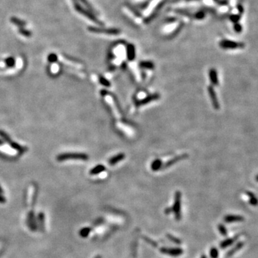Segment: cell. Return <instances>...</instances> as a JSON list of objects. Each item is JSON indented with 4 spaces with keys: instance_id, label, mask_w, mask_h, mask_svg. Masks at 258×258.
Here are the masks:
<instances>
[{
    "instance_id": "6da1fadb",
    "label": "cell",
    "mask_w": 258,
    "mask_h": 258,
    "mask_svg": "<svg viewBox=\"0 0 258 258\" xmlns=\"http://www.w3.org/2000/svg\"><path fill=\"white\" fill-rule=\"evenodd\" d=\"M165 0H149L147 6L143 9L141 16L143 19H149L162 7Z\"/></svg>"
},
{
    "instance_id": "7a4b0ae2",
    "label": "cell",
    "mask_w": 258,
    "mask_h": 258,
    "mask_svg": "<svg viewBox=\"0 0 258 258\" xmlns=\"http://www.w3.org/2000/svg\"><path fill=\"white\" fill-rule=\"evenodd\" d=\"M122 11L124 13V15L126 16H127L133 22H134V24H137V25H141L143 24V17L141 15H138L135 10H134L131 7H129L127 5H125L124 7H122Z\"/></svg>"
},
{
    "instance_id": "3957f363",
    "label": "cell",
    "mask_w": 258,
    "mask_h": 258,
    "mask_svg": "<svg viewBox=\"0 0 258 258\" xmlns=\"http://www.w3.org/2000/svg\"><path fill=\"white\" fill-rule=\"evenodd\" d=\"M88 156L87 154H84V153H74V152H69V153H62L57 155L56 159L57 162H64V161L68 160V159H78V160H87L88 159Z\"/></svg>"
},
{
    "instance_id": "277c9868",
    "label": "cell",
    "mask_w": 258,
    "mask_h": 258,
    "mask_svg": "<svg viewBox=\"0 0 258 258\" xmlns=\"http://www.w3.org/2000/svg\"><path fill=\"white\" fill-rule=\"evenodd\" d=\"M181 22L180 20H176V19L173 18L170 21L166 22L163 24L162 29L164 33H173L176 32L181 26Z\"/></svg>"
},
{
    "instance_id": "5b68a950",
    "label": "cell",
    "mask_w": 258,
    "mask_h": 258,
    "mask_svg": "<svg viewBox=\"0 0 258 258\" xmlns=\"http://www.w3.org/2000/svg\"><path fill=\"white\" fill-rule=\"evenodd\" d=\"M181 193L179 191H176L174 196V203L171 207L172 212H173L176 220L179 221L181 218Z\"/></svg>"
},
{
    "instance_id": "8992f818",
    "label": "cell",
    "mask_w": 258,
    "mask_h": 258,
    "mask_svg": "<svg viewBox=\"0 0 258 258\" xmlns=\"http://www.w3.org/2000/svg\"><path fill=\"white\" fill-rule=\"evenodd\" d=\"M72 1H73V4H74L75 9H76V10L79 12V13L82 14V15H83L84 16L87 17V18L90 19V20H93V21L94 22L96 23V24L101 25V21H99V20H98V19L95 17V15H93V13H91L90 12H89V11L87 10V9H84L83 7L82 6L79 4V2H78V0H72Z\"/></svg>"
},
{
    "instance_id": "52a82bcc",
    "label": "cell",
    "mask_w": 258,
    "mask_h": 258,
    "mask_svg": "<svg viewBox=\"0 0 258 258\" xmlns=\"http://www.w3.org/2000/svg\"><path fill=\"white\" fill-rule=\"evenodd\" d=\"M199 0H176L171 4L175 8H192V7H197L200 4Z\"/></svg>"
},
{
    "instance_id": "ba28073f",
    "label": "cell",
    "mask_w": 258,
    "mask_h": 258,
    "mask_svg": "<svg viewBox=\"0 0 258 258\" xmlns=\"http://www.w3.org/2000/svg\"><path fill=\"white\" fill-rule=\"evenodd\" d=\"M220 48L225 50H234L241 49L245 48V44L242 43H237V42L232 41L229 40H222L220 42Z\"/></svg>"
},
{
    "instance_id": "9c48e42d",
    "label": "cell",
    "mask_w": 258,
    "mask_h": 258,
    "mask_svg": "<svg viewBox=\"0 0 258 258\" xmlns=\"http://www.w3.org/2000/svg\"><path fill=\"white\" fill-rule=\"evenodd\" d=\"M88 30L94 33H99V34H106L109 36H115L118 35L120 33V31L119 29H106V28H100V27H90L88 28Z\"/></svg>"
},
{
    "instance_id": "30bf717a",
    "label": "cell",
    "mask_w": 258,
    "mask_h": 258,
    "mask_svg": "<svg viewBox=\"0 0 258 258\" xmlns=\"http://www.w3.org/2000/svg\"><path fill=\"white\" fill-rule=\"evenodd\" d=\"M160 252L162 254L168 255L172 257H179L184 253L183 250L180 248H162L160 249Z\"/></svg>"
},
{
    "instance_id": "8fae6325",
    "label": "cell",
    "mask_w": 258,
    "mask_h": 258,
    "mask_svg": "<svg viewBox=\"0 0 258 258\" xmlns=\"http://www.w3.org/2000/svg\"><path fill=\"white\" fill-rule=\"evenodd\" d=\"M27 223L28 227L31 231L32 232H36L37 230V222L36 220L35 215L33 211H30L27 215Z\"/></svg>"
},
{
    "instance_id": "7c38bea8",
    "label": "cell",
    "mask_w": 258,
    "mask_h": 258,
    "mask_svg": "<svg viewBox=\"0 0 258 258\" xmlns=\"http://www.w3.org/2000/svg\"><path fill=\"white\" fill-rule=\"evenodd\" d=\"M208 93H209V95L210 97V100L212 101L213 107L215 108V109H216V110H219L220 108V103H219L218 98H217L215 89H214V87L212 85L208 87Z\"/></svg>"
},
{
    "instance_id": "4fadbf2b",
    "label": "cell",
    "mask_w": 258,
    "mask_h": 258,
    "mask_svg": "<svg viewBox=\"0 0 258 258\" xmlns=\"http://www.w3.org/2000/svg\"><path fill=\"white\" fill-rule=\"evenodd\" d=\"M159 97L160 96H159V94H158V93H155V94L150 95H148V96L146 97L144 99L138 101V102L137 103L136 105L138 106H144V105H146V104H148V103H149L150 102H151V101H156V100H158L159 98Z\"/></svg>"
},
{
    "instance_id": "5bb4252c",
    "label": "cell",
    "mask_w": 258,
    "mask_h": 258,
    "mask_svg": "<svg viewBox=\"0 0 258 258\" xmlns=\"http://www.w3.org/2000/svg\"><path fill=\"white\" fill-rule=\"evenodd\" d=\"M187 156H187V154H181V155H179V156H176V157H174V158H173V159H170V160L168 162H166V163L163 166H162V169L168 168V167L171 166L173 165V164H174L177 163V162H179V161H181V160H182V159H185V158H187Z\"/></svg>"
},
{
    "instance_id": "9a60e30c",
    "label": "cell",
    "mask_w": 258,
    "mask_h": 258,
    "mask_svg": "<svg viewBox=\"0 0 258 258\" xmlns=\"http://www.w3.org/2000/svg\"><path fill=\"white\" fill-rule=\"evenodd\" d=\"M126 56H127L128 60L130 61H132L135 59L136 48L132 44H129L126 47Z\"/></svg>"
},
{
    "instance_id": "2e32d148",
    "label": "cell",
    "mask_w": 258,
    "mask_h": 258,
    "mask_svg": "<svg viewBox=\"0 0 258 258\" xmlns=\"http://www.w3.org/2000/svg\"><path fill=\"white\" fill-rule=\"evenodd\" d=\"M209 77L212 85H219V80H218V76H217V72L215 68H211L210 70H209Z\"/></svg>"
},
{
    "instance_id": "e0dca14e",
    "label": "cell",
    "mask_w": 258,
    "mask_h": 258,
    "mask_svg": "<svg viewBox=\"0 0 258 258\" xmlns=\"http://www.w3.org/2000/svg\"><path fill=\"white\" fill-rule=\"evenodd\" d=\"M37 227L40 229V231L42 232H44L45 231V215L43 212H40L37 215Z\"/></svg>"
},
{
    "instance_id": "ac0fdd59",
    "label": "cell",
    "mask_w": 258,
    "mask_h": 258,
    "mask_svg": "<svg viewBox=\"0 0 258 258\" xmlns=\"http://www.w3.org/2000/svg\"><path fill=\"white\" fill-rule=\"evenodd\" d=\"M226 222H243L245 220L243 217L239 215H227L224 218Z\"/></svg>"
},
{
    "instance_id": "d6986e66",
    "label": "cell",
    "mask_w": 258,
    "mask_h": 258,
    "mask_svg": "<svg viewBox=\"0 0 258 258\" xmlns=\"http://www.w3.org/2000/svg\"><path fill=\"white\" fill-rule=\"evenodd\" d=\"M125 157H126V155L123 154V153H121V154H117L116 156H113L111 159H109L108 163L110 165L113 166L115 165V164H118V162H121L122 160H123V159H125Z\"/></svg>"
},
{
    "instance_id": "ffe728a7",
    "label": "cell",
    "mask_w": 258,
    "mask_h": 258,
    "mask_svg": "<svg viewBox=\"0 0 258 258\" xmlns=\"http://www.w3.org/2000/svg\"><path fill=\"white\" fill-rule=\"evenodd\" d=\"M206 12H204V11L203 10H200L195 12L194 15L192 17V18L194 19V20H196V21L200 22L204 20V19L206 18Z\"/></svg>"
},
{
    "instance_id": "44dd1931",
    "label": "cell",
    "mask_w": 258,
    "mask_h": 258,
    "mask_svg": "<svg viewBox=\"0 0 258 258\" xmlns=\"http://www.w3.org/2000/svg\"><path fill=\"white\" fill-rule=\"evenodd\" d=\"M9 144L12 148H14V149L16 150V151H19V152L20 153H24V151H27V148H24V147L22 146L21 145L19 144L18 143L13 141H12Z\"/></svg>"
},
{
    "instance_id": "7402d4cb",
    "label": "cell",
    "mask_w": 258,
    "mask_h": 258,
    "mask_svg": "<svg viewBox=\"0 0 258 258\" xmlns=\"http://www.w3.org/2000/svg\"><path fill=\"white\" fill-rule=\"evenodd\" d=\"M106 170V167L104 166L103 165H97L95 166L94 168L92 169L90 171V175H97L98 173H101V172L104 171Z\"/></svg>"
},
{
    "instance_id": "603a6c76",
    "label": "cell",
    "mask_w": 258,
    "mask_h": 258,
    "mask_svg": "<svg viewBox=\"0 0 258 258\" xmlns=\"http://www.w3.org/2000/svg\"><path fill=\"white\" fill-rule=\"evenodd\" d=\"M162 168V162L160 159H156L151 164V169L154 171H157Z\"/></svg>"
},
{
    "instance_id": "cb8c5ba5",
    "label": "cell",
    "mask_w": 258,
    "mask_h": 258,
    "mask_svg": "<svg viewBox=\"0 0 258 258\" xmlns=\"http://www.w3.org/2000/svg\"><path fill=\"white\" fill-rule=\"evenodd\" d=\"M10 21L13 23L15 25L20 27H24L26 25V22L23 20H20V19L17 18V17H12L10 18Z\"/></svg>"
},
{
    "instance_id": "d4e9b609",
    "label": "cell",
    "mask_w": 258,
    "mask_h": 258,
    "mask_svg": "<svg viewBox=\"0 0 258 258\" xmlns=\"http://www.w3.org/2000/svg\"><path fill=\"white\" fill-rule=\"evenodd\" d=\"M237 238V237H234V238H230V239H227V240H224L223 242H222L221 243H220V248H221L222 249H223V248H227V247L230 246L231 245H232L233 242L236 240V239Z\"/></svg>"
},
{
    "instance_id": "484cf974",
    "label": "cell",
    "mask_w": 258,
    "mask_h": 258,
    "mask_svg": "<svg viewBox=\"0 0 258 258\" xmlns=\"http://www.w3.org/2000/svg\"><path fill=\"white\" fill-rule=\"evenodd\" d=\"M139 66L141 68L151 70V69L154 68V64L152 62H151V61H142L139 64Z\"/></svg>"
},
{
    "instance_id": "4316f807",
    "label": "cell",
    "mask_w": 258,
    "mask_h": 258,
    "mask_svg": "<svg viewBox=\"0 0 258 258\" xmlns=\"http://www.w3.org/2000/svg\"><path fill=\"white\" fill-rule=\"evenodd\" d=\"M90 232H91V228L90 227H83L80 230L79 235L83 238H86V237H88Z\"/></svg>"
},
{
    "instance_id": "83f0119b",
    "label": "cell",
    "mask_w": 258,
    "mask_h": 258,
    "mask_svg": "<svg viewBox=\"0 0 258 258\" xmlns=\"http://www.w3.org/2000/svg\"><path fill=\"white\" fill-rule=\"evenodd\" d=\"M248 196L250 197V203L253 206H257L258 204V200L255 197V196L254 195V194L251 193V192H247Z\"/></svg>"
},
{
    "instance_id": "f1b7e54d",
    "label": "cell",
    "mask_w": 258,
    "mask_h": 258,
    "mask_svg": "<svg viewBox=\"0 0 258 258\" xmlns=\"http://www.w3.org/2000/svg\"><path fill=\"white\" fill-rule=\"evenodd\" d=\"M4 62H5V65L8 68H13L15 65V62H15V59L13 57H8L5 59Z\"/></svg>"
},
{
    "instance_id": "f546056e",
    "label": "cell",
    "mask_w": 258,
    "mask_h": 258,
    "mask_svg": "<svg viewBox=\"0 0 258 258\" xmlns=\"http://www.w3.org/2000/svg\"><path fill=\"white\" fill-rule=\"evenodd\" d=\"M243 245H244L243 242H239L238 244H237V245H236V246L234 247V248H233L232 249L230 250V251H229V252H228L227 255L228 256L232 255L234 254V253H235L237 251V250H240L241 248H242V246H243Z\"/></svg>"
},
{
    "instance_id": "4dcf8cb0",
    "label": "cell",
    "mask_w": 258,
    "mask_h": 258,
    "mask_svg": "<svg viewBox=\"0 0 258 258\" xmlns=\"http://www.w3.org/2000/svg\"><path fill=\"white\" fill-rule=\"evenodd\" d=\"M0 136L2 138L8 143H10V142L12 141L8 134H7L6 132H4V131H1V130H0Z\"/></svg>"
},
{
    "instance_id": "1f68e13d",
    "label": "cell",
    "mask_w": 258,
    "mask_h": 258,
    "mask_svg": "<svg viewBox=\"0 0 258 258\" xmlns=\"http://www.w3.org/2000/svg\"><path fill=\"white\" fill-rule=\"evenodd\" d=\"M166 237H167V238H168L170 241L173 242V243L176 244V245H181V241L179 240V238H177V237H174V236L171 235V234H166Z\"/></svg>"
},
{
    "instance_id": "d6a6232c",
    "label": "cell",
    "mask_w": 258,
    "mask_h": 258,
    "mask_svg": "<svg viewBox=\"0 0 258 258\" xmlns=\"http://www.w3.org/2000/svg\"><path fill=\"white\" fill-rule=\"evenodd\" d=\"M241 18H242V15H240V14H239V15L234 14V15H232L229 16V20H230V21L232 22L234 24V23L239 22V21H240Z\"/></svg>"
},
{
    "instance_id": "836d02e7",
    "label": "cell",
    "mask_w": 258,
    "mask_h": 258,
    "mask_svg": "<svg viewBox=\"0 0 258 258\" xmlns=\"http://www.w3.org/2000/svg\"><path fill=\"white\" fill-rule=\"evenodd\" d=\"M19 32L22 34V35L24 36V37H30L32 36V32L29 30H27V29H24V27H20L19 29Z\"/></svg>"
},
{
    "instance_id": "e575fe53",
    "label": "cell",
    "mask_w": 258,
    "mask_h": 258,
    "mask_svg": "<svg viewBox=\"0 0 258 258\" xmlns=\"http://www.w3.org/2000/svg\"><path fill=\"white\" fill-rule=\"evenodd\" d=\"M99 82L101 85L106 86V87H110V83L109 82V80H108L106 78L103 76H99Z\"/></svg>"
},
{
    "instance_id": "d590c367",
    "label": "cell",
    "mask_w": 258,
    "mask_h": 258,
    "mask_svg": "<svg viewBox=\"0 0 258 258\" xmlns=\"http://www.w3.org/2000/svg\"><path fill=\"white\" fill-rule=\"evenodd\" d=\"M209 255L211 258H218L219 257V251L216 248H212L210 249Z\"/></svg>"
},
{
    "instance_id": "8d00e7d4",
    "label": "cell",
    "mask_w": 258,
    "mask_h": 258,
    "mask_svg": "<svg viewBox=\"0 0 258 258\" xmlns=\"http://www.w3.org/2000/svg\"><path fill=\"white\" fill-rule=\"evenodd\" d=\"M57 55L55 54V53H50V54L48 55V62H50V63H54L57 61Z\"/></svg>"
},
{
    "instance_id": "74e56055",
    "label": "cell",
    "mask_w": 258,
    "mask_h": 258,
    "mask_svg": "<svg viewBox=\"0 0 258 258\" xmlns=\"http://www.w3.org/2000/svg\"><path fill=\"white\" fill-rule=\"evenodd\" d=\"M218 229H219V231H220V234H221L222 236L227 235V231L226 227H225L223 224H219L218 225Z\"/></svg>"
},
{
    "instance_id": "f35d334b",
    "label": "cell",
    "mask_w": 258,
    "mask_h": 258,
    "mask_svg": "<svg viewBox=\"0 0 258 258\" xmlns=\"http://www.w3.org/2000/svg\"><path fill=\"white\" fill-rule=\"evenodd\" d=\"M233 28H234V30L237 33H240V32H242V29H243L242 25L239 22L234 23V26H233Z\"/></svg>"
},
{
    "instance_id": "ab89813d",
    "label": "cell",
    "mask_w": 258,
    "mask_h": 258,
    "mask_svg": "<svg viewBox=\"0 0 258 258\" xmlns=\"http://www.w3.org/2000/svg\"><path fill=\"white\" fill-rule=\"evenodd\" d=\"M131 1L134 4H142L143 3H146V1H149V0H131Z\"/></svg>"
},
{
    "instance_id": "60d3db41",
    "label": "cell",
    "mask_w": 258,
    "mask_h": 258,
    "mask_svg": "<svg viewBox=\"0 0 258 258\" xmlns=\"http://www.w3.org/2000/svg\"><path fill=\"white\" fill-rule=\"evenodd\" d=\"M143 238L146 240V242H148V243H149L150 245H151L152 246L155 247V248H156V247H157V244H156L155 242H154L153 240H151V239H148V238H147V237H143Z\"/></svg>"
},
{
    "instance_id": "b9f144b4",
    "label": "cell",
    "mask_w": 258,
    "mask_h": 258,
    "mask_svg": "<svg viewBox=\"0 0 258 258\" xmlns=\"http://www.w3.org/2000/svg\"><path fill=\"white\" fill-rule=\"evenodd\" d=\"M7 202V199L2 194H0V204H5Z\"/></svg>"
},
{
    "instance_id": "7bdbcfd3",
    "label": "cell",
    "mask_w": 258,
    "mask_h": 258,
    "mask_svg": "<svg viewBox=\"0 0 258 258\" xmlns=\"http://www.w3.org/2000/svg\"><path fill=\"white\" fill-rule=\"evenodd\" d=\"M172 212V209L171 208H166V209H165V214L166 215H169L170 213H171Z\"/></svg>"
},
{
    "instance_id": "ee69618b",
    "label": "cell",
    "mask_w": 258,
    "mask_h": 258,
    "mask_svg": "<svg viewBox=\"0 0 258 258\" xmlns=\"http://www.w3.org/2000/svg\"><path fill=\"white\" fill-rule=\"evenodd\" d=\"M3 193H4V190H3L2 187H1V186H0V194H2Z\"/></svg>"
},
{
    "instance_id": "f6af8a7d",
    "label": "cell",
    "mask_w": 258,
    "mask_h": 258,
    "mask_svg": "<svg viewBox=\"0 0 258 258\" xmlns=\"http://www.w3.org/2000/svg\"><path fill=\"white\" fill-rule=\"evenodd\" d=\"M4 144V141H2L1 139H0V146H2Z\"/></svg>"
},
{
    "instance_id": "bcb514c9",
    "label": "cell",
    "mask_w": 258,
    "mask_h": 258,
    "mask_svg": "<svg viewBox=\"0 0 258 258\" xmlns=\"http://www.w3.org/2000/svg\"><path fill=\"white\" fill-rule=\"evenodd\" d=\"M94 258H102V257H101V255H97V256H95Z\"/></svg>"
},
{
    "instance_id": "7dc6e473",
    "label": "cell",
    "mask_w": 258,
    "mask_h": 258,
    "mask_svg": "<svg viewBox=\"0 0 258 258\" xmlns=\"http://www.w3.org/2000/svg\"><path fill=\"white\" fill-rule=\"evenodd\" d=\"M201 258H207V257H206V255H203L201 257Z\"/></svg>"
},
{
    "instance_id": "c3c4849f",
    "label": "cell",
    "mask_w": 258,
    "mask_h": 258,
    "mask_svg": "<svg viewBox=\"0 0 258 258\" xmlns=\"http://www.w3.org/2000/svg\"><path fill=\"white\" fill-rule=\"evenodd\" d=\"M255 179H256V181H258V175H257V176H256V177H255Z\"/></svg>"
}]
</instances>
